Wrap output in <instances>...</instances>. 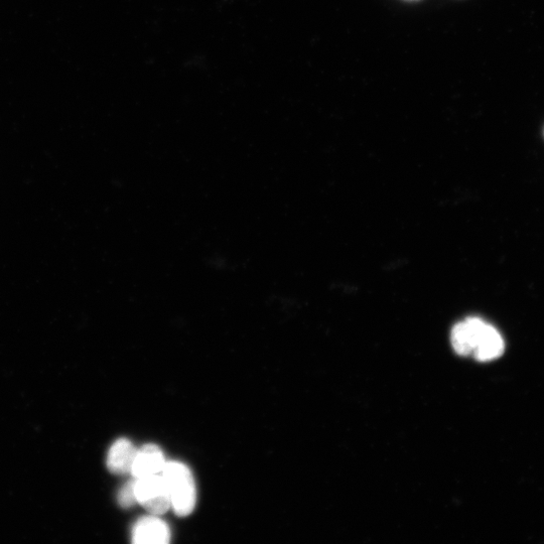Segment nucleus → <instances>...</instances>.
<instances>
[{
	"mask_svg": "<svg viewBox=\"0 0 544 544\" xmlns=\"http://www.w3.org/2000/svg\"><path fill=\"white\" fill-rule=\"evenodd\" d=\"M171 497L172 508L180 517L189 516L197 503L196 483L187 465L171 461L167 462L162 472Z\"/></svg>",
	"mask_w": 544,
	"mask_h": 544,
	"instance_id": "1",
	"label": "nucleus"
},
{
	"mask_svg": "<svg viewBox=\"0 0 544 544\" xmlns=\"http://www.w3.org/2000/svg\"><path fill=\"white\" fill-rule=\"evenodd\" d=\"M138 503L151 514L161 516L172 507L170 492L162 474L135 479Z\"/></svg>",
	"mask_w": 544,
	"mask_h": 544,
	"instance_id": "2",
	"label": "nucleus"
},
{
	"mask_svg": "<svg viewBox=\"0 0 544 544\" xmlns=\"http://www.w3.org/2000/svg\"><path fill=\"white\" fill-rule=\"evenodd\" d=\"M170 541V527L158 515L145 516L132 528V542L135 544H167Z\"/></svg>",
	"mask_w": 544,
	"mask_h": 544,
	"instance_id": "3",
	"label": "nucleus"
},
{
	"mask_svg": "<svg viewBox=\"0 0 544 544\" xmlns=\"http://www.w3.org/2000/svg\"><path fill=\"white\" fill-rule=\"evenodd\" d=\"M166 463V458L160 447L148 444L138 451L131 474L134 479L159 475L162 474Z\"/></svg>",
	"mask_w": 544,
	"mask_h": 544,
	"instance_id": "4",
	"label": "nucleus"
},
{
	"mask_svg": "<svg viewBox=\"0 0 544 544\" xmlns=\"http://www.w3.org/2000/svg\"><path fill=\"white\" fill-rule=\"evenodd\" d=\"M138 451L129 440H117L108 451L106 459L107 469L114 475L131 474Z\"/></svg>",
	"mask_w": 544,
	"mask_h": 544,
	"instance_id": "5",
	"label": "nucleus"
},
{
	"mask_svg": "<svg viewBox=\"0 0 544 544\" xmlns=\"http://www.w3.org/2000/svg\"><path fill=\"white\" fill-rule=\"evenodd\" d=\"M484 323L479 318H469L454 327L452 331V344L459 355H473L478 335Z\"/></svg>",
	"mask_w": 544,
	"mask_h": 544,
	"instance_id": "6",
	"label": "nucleus"
},
{
	"mask_svg": "<svg viewBox=\"0 0 544 544\" xmlns=\"http://www.w3.org/2000/svg\"><path fill=\"white\" fill-rule=\"evenodd\" d=\"M504 348V341L499 332L485 323L477 338L473 355L477 360L487 362L500 357Z\"/></svg>",
	"mask_w": 544,
	"mask_h": 544,
	"instance_id": "7",
	"label": "nucleus"
},
{
	"mask_svg": "<svg viewBox=\"0 0 544 544\" xmlns=\"http://www.w3.org/2000/svg\"><path fill=\"white\" fill-rule=\"evenodd\" d=\"M135 482V479L133 481H129L119 489L117 494V501L120 507L128 509L138 503V499H136L135 493Z\"/></svg>",
	"mask_w": 544,
	"mask_h": 544,
	"instance_id": "8",
	"label": "nucleus"
}]
</instances>
